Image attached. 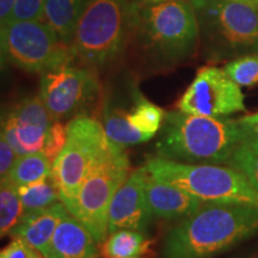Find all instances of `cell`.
<instances>
[{
    "label": "cell",
    "mask_w": 258,
    "mask_h": 258,
    "mask_svg": "<svg viewBox=\"0 0 258 258\" xmlns=\"http://www.w3.org/2000/svg\"><path fill=\"white\" fill-rule=\"evenodd\" d=\"M238 121L243 128L245 138H258V112L243 116V117L238 118Z\"/></svg>",
    "instance_id": "f546056e"
},
{
    "label": "cell",
    "mask_w": 258,
    "mask_h": 258,
    "mask_svg": "<svg viewBox=\"0 0 258 258\" xmlns=\"http://www.w3.org/2000/svg\"><path fill=\"white\" fill-rule=\"evenodd\" d=\"M109 143L101 121L82 114L67 123L66 144L51 165L61 201L71 208L92 164Z\"/></svg>",
    "instance_id": "ba28073f"
},
{
    "label": "cell",
    "mask_w": 258,
    "mask_h": 258,
    "mask_svg": "<svg viewBox=\"0 0 258 258\" xmlns=\"http://www.w3.org/2000/svg\"><path fill=\"white\" fill-rule=\"evenodd\" d=\"M47 258H98L97 241L78 219L67 213L54 232Z\"/></svg>",
    "instance_id": "2e32d148"
},
{
    "label": "cell",
    "mask_w": 258,
    "mask_h": 258,
    "mask_svg": "<svg viewBox=\"0 0 258 258\" xmlns=\"http://www.w3.org/2000/svg\"><path fill=\"white\" fill-rule=\"evenodd\" d=\"M233 2H239V3H244V4H247L252 8L258 10V0H233Z\"/></svg>",
    "instance_id": "e575fe53"
},
{
    "label": "cell",
    "mask_w": 258,
    "mask_h": 258,
    "mask_svg": "<svg viewBox=\"0 0 258 258\" xmlns=\"http://www.w3.org/2000/svg\"><path fill=\"white\" fill-rule=\"evenodd\" d=\"M245 138L239 121L171 111L156 144L157 156L186 164H226Z\"/></svg>",
    "instance_id": "7a4b0ae2"
},
{
    "label": "cell",
    "mask_w": 258,
    "mask_h": 258,
    "mask_svg": "<svg viewBox=\"0 0 258 258\" xmlns=\"http://www.w3.org/2000/svg\"><path fill=\"white\" fill-rule=\"evenodd\" d=\"M9 61L29 73H46L74 62L64 44L43 21H9L0 25Z\"/></svg>",
    "instance_id": "9c48e42d"
},
{
    "label": "cell",
    "mask_w": 258,
    "mask_h": 258,
    "mask_svg": "<svg viewBox=\"0 0 258 258\" xmlns=\"http://www.w3.org/2000/svg\"><path fill=\"white\" fill-rule=\"evenodd\" d=\"M177 108L185 114L228 117L245 111L244 93L240 86L215 66L201 67L180 96Z\"/></svg>",
    "instance_id": "8fae6325"
},
{
    "label": "cell",
    "mask_w": 258,
    "mask_h": 258,
    "mask_svg": "<svg viewBox=\"0 0 258 258\" xmlns=\"http://www.w3.org/2000/svg\"><path fill=\"white\" fill-rule=\"evenodd\" d=\"M211 61L258 53V10L233 0H189Z\"/></svg>",
    "instance_id": "5b68a950"
},
{
    "label": "cell",
    "mask_w": 258,
    "mask_h": 258,
    "mask_svg": "<svg viewBox=\"0 0 258 258\" xmlns=\"http://www.w3.org/2000/svg\"><path fill=\"white\" fill-rule=\"evenodd\" d=\"M66 139L67 124L64 125L63 122L61 121H54L49 129L44 146L42 148V152L46 154L51 163L55 160V158L62 151L64 144H66Z\"/></svg>",
    "instance_id": "484cf974"
},
{
    "label": "cell",
    "mask_w": 258,
    "mask_h": 258,
    "mask_svg": "<svg viewBox=\"0 0 258 258\" xmlns=\"http://www.w3.org/2000/svg\"><path fill=\"white\" fill-rule=\"evenodd\" d=\"M237 258H258V247L256 250L251 251V252L246 253V254H243V256L237 257Z\"/></svg>",
    "instance_id": "d590c367"
},
{
    "label": "cell",
    "mask_w": 258,
    "mask_h": 258,
    "mask_svg": "<svg viewBox=\"0 0 258 258\" xmlns=\"http://www.w3.org/2000/svg\"><path fill=\"white\" fill-rule=\"evenodd\" d=\"M8 62H10V61H9L8 54H6L4 40H3L2 28H0V73L4 72L6 66H8Z\"/></svg>",
    "instance_id": "1f68e13d"
},
{
    "label": "cell",
    "mask_w": 258,
    "mask_h": 258,
    "mask_svg": "<svg viewBox=\"0 0 258 258\" xmlns=\"http://www.w3.org/2000/svg\"><path fill=\"white\" fill-rule=\"evenodd\" d=\"M129 124L135 131L140 132L141 134L152 139L160 131L164 118H165V111L150 102L147 98L135 90L134 91V103L131 110L125 112Z\"/></svg>",
    "instance_id": "ffe728a7"
},
{
    "label": "cell",
    "mask_w": 258,
    "mask_h": 258,
    "mask_svg": "<svg viewBox=\"0 0 258 258\" xmlns=\"http://www.w3.org/2000/svg\"><path fill=\"white\" fill-rule=\"evenodd\" d=\"M131 173L124 148L109 140L92 164L69 212L78 219L102 244L108 237V217L111 200Z\"/></svg>",
    "instance_id": "52a82bcc"
},
{
    "label": "cell",
    "mask_w": 258,
    "mask_h": 258,
    "mask_svg": "<svg viewBox=\"0 0 258 258\" xmlns=\"http://www.w3.org/2000/svg\"><path fill=\"white\" fill-rule=\"evenodd\" d=\"M67 213L70 212L62 201L41 211L28 213L22 217L11 235L24 240L47 258L54 232Z\"/></svg>",
    "instance_id": "9a60e30c"
},
{
    "label": "cell",
    "mask_w": 258,
    "mask_h": 258,
    "mask_svg": "<svg viewBox=\"0 0 258 258\" xmlns=\"http://www.w3.org/2000/svg\"><path fill=\"white\" fill-rule=\"evenodd\" d=\"M17 190L24 214L41 211L61 201L60 190L51 175L31 184L17 186Z\"/></svg>",
    "instance_id": "7402d4cb"
},
{
    "label": "cell",
    "mask_w": 258,
    "mask_h": 258,
    "mask_svg": "<svg viewBox=\"0 0 258 258\" xmlns=\"http://www.w3.org/2000/svg\"><path fill=\"white\" fill-rule=\"evenodd\" d=\"M145 196L153 217L165 220L188 217L202 205L201 200L191 194L158 179L148 172L145 179Z\"/></svg>",
    "instance_id": "5bb4252c"
},
{
    "label": "cell",
    "mask_w": 258,
    "mask_h": 258,
    "mask_svg": "<svg viewBox=\"0 0 258 258\" xmlns=\"http://www.w3.org/2000/svg\"><path fill=\"white\" fill-rule=\"evenodd\" d=\"M111 258H143V257H111Z\"/></svg>",
    "instance_id": "8d00e7d4"
},
{
    "label": "cell",
    "mask_w": 258,
    "mask_h": 258,
    "mask_svg": "<svg viewBox=\"0 0 258 258\" xmlns=\"http://www.w3.org/2000/svg\"><path fill=\"white\" fill-rule=\"evenodd\" d=\"M15 4L16 0H0V25L9 21Z\"/></svg>",
    "instance_id": "4dcf8cb0"
},
{
    "label": "cell",
    "mask_w": 258,
    "mask_h": 258,
    "mask_svg": "<svg viewBox=\"0 0 258 258\" xmlns=\"http://www.w3.org/2000/svg\"><path fill=\"white\" fill-rule=\"evenodd\" d=\"M224 71L239 86L258 85V53L231 60L225 64Z\"/></svg>",
    "instance_id": "d4e9b609"
},
{
    "label": "cell",
    "mask_w": 258,
    "mask_h": 258,
    "mask_svg": "<svg viewBox=\"0 0 258 258\" xmlns=\"http://www.w3.org/2000/svg\"><path fill=\"white\" fill-rule=\"evenodd\" d=\"M227 165L243 173L258 191V138H244L234 148Z\"/></svg>",
    "instance_id": "cb8c5ba5"
},
{
    "label": "cell",
    "mask_w": 258,
    "mask_h": 258,
    "mask_svg": "<svg viewBox=\"0 0 258 258\" xmlns=\"http://www.w3.org/2000/svg\"><path fill=\"white\" fill-rule=\"evenodd\" d=\"M146 176L145 166L135 169L116 191L109 208V233L118 230H134L146 233L153 218L145 196Z\"/></svg>",
    "instance_id": "4fadbf2b"
},
{
    "label": "cell",
    "mask_w": 258,
    "mask_h": 258,
    "mask_svg": "<svg viewBox=\"0 0 258 258\" xmlns=\"http://www.w3.org/2000/svg\"><path fill=\"white\" fill-rule=\"evenodd\" d=\"M135 4L145 6V5H154V4H161V3L167 2H176V0H132Z\"/></svg>",
    "instance_id": "d6a6232c"
},
{
    "label": "cell",
    "mask_w": 258,
    "mask_h": 258,
    "mask_svg": "<svg viewBox=\"0 0 258 258\" xmlns=\"http://www.w3.org/2000/svg\"><path fill=\"white\" fill-rule=\"evenodd\" d=\"M131 38L151 59L173 64L189 59L200 43V28L189 0L138 5Z\"/></svg>",
    "instance_id": "3957f363"
},
{
    "label": "cell",
    "mask_w": 258,
    "mask_h": 258,
    "mask_svg": "<svg viewBox=\"0 0 258 258\" xmlns=\"http://www.w3.org/2000/svg\"><path fill=\"white\" fill-rule=\"evenodd\" d=\"M0 258H44V256L24 240L12 238L4 249L0 250Z\"/></svg>",
    "instance_id": "83f0119b"
},
{
    "label": "cell",
    "mask_w": 258,
    "mask_h": 258,
    "mask_svg": "<svg viewBox=\"0 0 258 258\" xmlns=\"http://www.w3.org/2000/svg\"><path fill=\"white\" fill-rule=\"evenodd\" d=\"M44 2L46 0H16L9 21H42Z\"/></svg>",
    "instance_id": "4316f807"
},
{
    "label": "cell",
    "mask_w": 258,
    "mask_h": 258,
    "mask_svg": "<svg viewBox=\"0 0 258 258\" xmlns=\"http://www.w3.org/2000/svg\"><path fill=\"white\" fill-rule=\"evenodd\" d=\"M153 240L145 232L118 230L108 234L102 244L101 254L111 257H140L150 252Z\"/></svg>",
    "instance_id": "d6986e66"
},
{
    "label": "cell",
    "mask_w": 258,
    "mask_h": 258,
    "mask_svg": "<svg viewBox=\"0 0 258 258\" xmlns=\"http://www.w3.org/2000/svg\"><path fill=\"white\" fill-rule=\"evenodd\" d=\"M133 11L132 0H88L71 43L74 61L96 70L117 60L131 41Z\"/></svg>",
    "instance_id": "277c9868"
},
{
    "label": "cell",
    "mask_w": 258,
    "mask_h": 258,
    "mask_svg": "<svg viewBox=\"0 0 258 258\" xmlns=\"http://www.w3.org/2000/svg\"><path fill=\"white\" fill-rule=\"evenodd\" d=\"M53 163L42 151L17 156L8 179L16 186L31 184L51 175Z\"/></svg>",
    "instance_id": "44dd1931"
},
{
    "label": "cell",
    "mask_w": 258,
    "mask_h": 258,
    "mask_svg": "<svg viewBox=\"0 0 258 258\" xmlns=\"http://www.w3.org/2000/svg\"><path fill=\"white\" fill-rule=\"evenodd\" d=\"M144 166L150 175L191 194L202 202L258 206V191L232 166L186 164L158 156L147 159Z\"/></svg>",
    "instance_id": "8992f818"
},
{
    "label": "cell",
    "mask_w": 258,
    "mask_h": 258,
    "mask_svg": "<svg viewBox=\"0 0 258 258\" xmlns=\"http://www.w3.org/2000/svg\"><path fill=\"white\" fill-rule=\"evenodd\" d=\"M23 206L17 190L6 178L0 182V239L11 234L23 217Z\"/></svg>",
    "instance_id": "603a6c76"
},
{
    "label": "cell",
    "mask_w": 258,
    "mask_h": 258,
    "mask_svg": "<svg viewBox=\"0 0 258 258\" xmlns=\"http://www.w3.org/2000/svg\"><path fill=\"white\" fill-rule=\"evenodd\" d=\"M6 114H8V111H4V110H2V109H0V134L3 133V128H4Z\"/></svg>",
    "instance_id": "836d02e7"
},
{
    "label": "cell",
    "mask_w": 258,
    "mask_h": 258,
    "mask_svg": "<svg viewBox=\"0 0 258 258\" xmlns=\"http://www.w3.org/2000/svg\"><path fill=\"white\" fill-rule=\"evenodd\" d=\"M99 92L96 70L71 63L42 74L38 95L53 121L63 122L86 114Z\"/></svg>",
    "instance_id": "30bf717a"
},
{
    "label": "cell",
    "mask_w": 258,
    "mask_h": 258,
    "mask_svg": "<svg viewBox=\"0 0 258 258\" xmlns=\"http://www.w3.org/2000/svg\"><path fill=\"white\" fill-rule=\"evenodd\" d=\"M88 0H46L42 21L71 47L78 21Z\"/></svg>",
    "instance_id": "e0dca14e"
},
{
    "label": "cell",
    "mask_w": 258,
    "mask_h": 258,
    "mask_svg": "<svg viewBox=\"0 0 258 258\" xmlns=\"http://www.w3.org/2000/svg\"><path fill=\"white\" fill-rule=\"evenodd\" d=\"M127 110L117 108L111 104V102H105L102 108V125L104 128L105 135L111 143L121 147L134 146V145L146 143L150 140L146 135L129 124L125 116Z\"/></svg>",
    "instance_id": "ac0fdd59"
},
{
    "label": "cell",
    "mask_w": 258,
    "mask_h": 258,
    "mask_svg": "<svg viewBox=\"0 0 258 258\" xmlns=\"http://www.w3.org/2000/svg\"><path fill=\"white\" fill-rule=\"evenodd\" d=\"M53 122L40 95L25 97L8 111L2 134L17 156L38 152Z\"/></svg>",
    "instance_id": "7c38bea8"
},
{
    "label": "cell",
    "mask_w": 258,
    "mask_h": 258,
    "mask_svg": "<svg viewBox=\"0 0 258 258\" xmlns=\"http://www.w3.org/2000/svg\"><path fill=\"white\" fill-rule=\"evenodd\" d=\"M258 233V206L232 202L202 205L167 233L164 258H213Z\"/></svg>",
    "instance_id": "6da1fadb"
},
{
    "label": "cell",
    "mask_w": 258,
    "mask_h": 258,
    "mask_svg": "<svg viewBox=\"0 0 258 258\" xmlns=\"http://www.w3.org/2000/svg\"><path fill=\"white\" fill-rule=\"evenodd\" d=\"M16 158H17V154L10 146L6 139L3 137V134H0V182L8 178Z\"/></svg>",
    "instance_id": "f1b7e54d"
}]
</instances>
